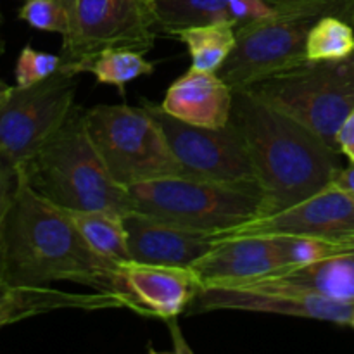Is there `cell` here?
I'll use <instances>...</instances> for the list:
<instances>
[{
    "instance_id": "1",
    "label": "cell",
    "mask_w": 354,
    "mask_h": 354,
    "mask_svg": "<svg viewBox=\"0 0 354 354\" xmlns=\"http://www.w3.org/2000/svg\"><path fill=\"white\" fill-rule=\"evenodd\" d=\"M118 270L120 263L93 251L71 214L35 192L19 169L0 242V280L28 287L73 282L116 294L124 304Z\"/></svg>"
},
{
    "instance_id": "2",
    "label": "cell",
    "mask_w": 354,
    "mask_h": 354,
    "mask_svg": "<svg viewBox=\"0 0 354 354\" xmlns=\"http://www.w3.org/2000/svg\"><path fill=\"white\" fill-rule=\"evenodd\" d=\"M230 121L251 156L263 194L261 216L280 213L322 192L344 168L341 152L251 90H234Z\"/></svg>"
},
{
    "instance_id": "3",
    "label": "cell",
    "mask_w": 354,
    "mask_h": 354,
    "mask_svg": "<svg viewBox=\"0 0 354 354\" xmlns=\"http://www.w3.org/2000/svg\"><path fill=\"white\" fill-rule=\"evenodd\" d=\"M21 173L35 192L66 211H133L127 187L111 176L86 130L85 109L73 106L62 127Z\"/></svg>"
},
{
    "instance_id": "4",
    "label": "cell",
    "mask_w": 354,
    "mask_h": 354,
    "mask_svg": "<svg viewBox=\"0 0 354 354\" xmlns=\"http://www.w3.org/2000/svg\"><path fill=\"white\" fill-rule=\"evenodd\" d=\"M325 16L353 24L354 0H283L270 16L237 28V45L218 76L239 90L303 64L311 30Z\"/></svg>"
},
{
    "instance_id": "5",
    "label": "cell",
    "mask_w": 354,
    "mask_h": 354,
    "mask_svg": "<svg viewBox=\"0 0 354 354\" xmlns=\"http://www.w3.org/2000/svg\"><path fill=\"white\" fill-rule=\"evenodd\" d=\"M127 190L133 211L216 235L263 214L259 185L169 176L135 183Z\"/></svg>"
},
{
    "instance_id": "6",
    "label": "cell",
    "mask_w": 354,
    "mask_h": 354,
    "mask_svg": "<svg viewBox=\"0 0 354 354\" xmlns=\"http://www.w3.org/2000/svg\"><path fill=\"white\" fill-rule=\"evenodd\" d=\"M337 149V130L354 111V52L337 61H306L245 86Z\"/></svg>"
},
{
    "instance_id": "7",
    "label": "cell",
    "mask_w": 354,
    "mask_h": 354,
    "mask_svg": "<svg viewBox=\"0 0 354 354\" xmlns=\"http://www.w3.org/2000/svg\"><path fill=\"white\" fill-rule=\"evenodd\" d=\"M85 121L104 165L120 185L169 176L187 178L159 124L144 107L100 104L85 111Z\"/></svg>"
},
{
    "instance_id": "8",
    "label": "cell",
    "mask_w": 354,
    "mask_h": 354,
    "mask_svg": "<svg viewBox=\"0 0 354 354\" xmlns=\"http://www.w3.org/2000/svg\"><path fill=\"white\" fill-rule=\"evenodd\" d=\"M69 28L62 37L61 68L82 75L107 48L147 52L154 47L158 23L151 0H66Z\"/></svg>"
},
{
    "instance_id": "9",
    "label": "cell",
    "mask_w": 354,
    "mask_h": 354,
    "mask_svg": "<svg viewBox=\"0 0 354 354\" xmlns=\"http://www.w3.org/2000/svg\"><path fill=\"white\" fill-rule=\"evenodd\" d=\"M76 76L59 68L35 85L10 86L0 104L2 158L19 168L47 144L75 106Z\"/></svg>"
},
{
    "instance_id": "10",
    "label": "cell",
    "mask_w": 354,
    "mask_h": 354,
    "mask_svg": "<svg viewBox=\"0 0 354 354\" xmlns=\"http://www.w3.org/2000/svg\"><path fill=\"white\" fill-rule=\"evenodd\" d=\"M142 107L159 124L187 178L258 185L248 145L232 121L220 128L197 127L168 114L161 104L142 99Z\"/></svg>"
},
{
    "instance_id": "11",
    "label": "cell",
    "mask_w": 354,
    "mask_h": 354,
    "mask_svg": "<svg viewBox=\"0 0 354 354\" xmlns=\"http://www.w3.org/2000/svg\"><path fill=\"white\" fill-rule=\"evenodd\" d=\"M234 310L252 313H275L286 317L311 318L351 325L354 304L335 303L313 294L287 292L275 289H252L230 283H207L201 287L190 303L187 315L209 313V311Z\"/></svg>"
},
{
    "instance_id": "12",
    "label": "cell",
    "mask_w": 354,
    "mask_h": 354,
    "mask_svg": "<svg viewBox=\"0 0 354 354\" xmlns=\"http://www.w3.org/2000/svg\"><path fill=\"white\" fill-rule=\"evenodd\" d=\"M241 235H311L354 241V199L334 183L280 211L218 234V241Z\"/></svg>"
},
{
    "instance_id": "13",
    "label": "cell",
    "mask_w": 354,
    "mask_h": 354,
    "mask_svg": "<svg viewBox=\"0 0 354 354\" xmlns=\"http://www.w3.org/2000/svg\"><path fill=\"white\" fill-rule=\"evenodd\" d=\"M121 296L128 310L173 324L187 313L203 282L185 266L147 265L133 259L120 263Z\"/></svg>"
},
{
    "instance_id": "14",
    "label": "cell",
    "mask_w": 354,
    "mask_h": 354,
    "mask_svg": "<svg viewBox=\"0 0 354 354\" xmlns=\"http://www.w3.org/2000/svg\"><path fill=\"white\" fill-rule=\"evenodd\" d=\"M130 259L147 265L192 268L218 242L216 234L169 223L131 211L123 216Z\"/></svg>"
},
{
    "instance_id": "15",
    "label": "cell",
    "mask_w": 354,
    "mask_h": 354,
    "mask_svg": "<svg viewBox=\"0 0 354 354\" xmlns=\"http://www.w3.org/2000/svg\"><path fill=\"white\" fill-rule=\"evenodd\" d=\"M192 268L207 286L259 279L283 266L268 235H241L218 241Z\"/></svg>"
},
{
    "instance_id": "16",
    "label": "cell",
    "mask_w": 354,
    "mask_h": 354,
    "mask_svg": "<svg viewBox=\"0 0 354 354\" xmlns=\"http://www.w3.org/2000/svg\"><path fill=\"white\" fill-rule=\"evenodd\" d=\"M161 107L185 123L220 128L230 123L234 88L218 73L190 68L169 85Z\"/></svg>"
},
{
    "instance_id": "17",
    "label": "cell",
    "mask_w": 354,
    "mask_h": 354,
    "mask_svg": "<svg viewBox=\"0 0 354 354\" xmlns=\"http://www.w3.org/2000/svg\"><path fill=\"white\" fill-rule=\"evenodd\" d=\"M230 286L313 294L335 303L354 304V249L259 279L232 282Z\"/></svg>"
},
{
    "instance_id": "18",
    "label": "cell",
    "mask_w": 354,
    "mask_h": 354,
    "mask_svg": "<svg viewBox=\"0 0 354 354\" xmlns=\"http://www.w3.org/2000/svg\"><path fill=\"white\" fill-rule=\"evenodd\" d=\"M158 30L168 35L178 28L230 23L235 30L270 16L283 0H151Z\"/></svg>"
},
{
    "instance_id": "19",
    "label": "cell",
    "mask_w": 354,
    "mask_h": 354,
    "mask_svg": "<svg viewBox=\"0 0 354 354\" xmlns=\"http://www.w3.org/2000/svg\"><path fill=\"white\" fill-rule=\"evenodd\" d=\"M124 308L116 294L97 292L78 294L47 287L12 286L0 280V330L37 315L57 310H111Z\"/></svg>"
},
{
    "instance_id": "20",
    "label": "cell",
    "mask_w": 354,
    "mask_h": 354,
    "mask_svg": "<svg viewBox=\"0 0 354 354\" xmlns=\"http://www.w3.org/2000/svg\"><path fill=\"white\" fill-rule=\"evenodd\" d=\"M168 35L187 47L192 62L190 68L207 73L220 71L237 45V30L230 23L196 24L178 28Z\"/></svg>"
},
{
    "instance_id": "21",
    "label": "cell",
    "mask_w": 354,
    "mask_h": 354,
    "mask_svg": "<svg viewBox=\"0 0 354 354\" xmlns=\"http://www.w3.org/2000/svg\"><path fill=\"white\" fill-rule=\"evenodd\" d=\"M86 244L114 263L130 259L123 216L109 211H68Z\"/></svg>"
},
{
    "instance_id": "22",
    "label": "cell",
    "mask_w": 354,
    "mask_h": 354,
    "mask_svg": "<svg viewBox=\"0 0 354 354\" xmlns=\"http://www.w3.org/2000/svg\"><path fill=\"white\" fill-rule=\"evenodd\" d=\"M154 71V62L147 61L144 52L130 48H107L83 69V73H92L100 85L116 86L121 95H124L128 83Z\"/></svg>"
},
{
    "instance_id": "23",
    "label": "cell",
    "mask_w": 354,
    "mask_h": 354,
    "mask_svg": "<svg viewBox=\"0 0 354 354\" xmlns=\"http://www.w3.org/2000/svg\"><path fill=\"white\" fill-rule=\"evenodd\" d=\"M280 256L283 268L310 265L354 249V241H332L311 235H268ZM282 268V270H283Z\"/></svg>"
},
{
    "instance_id": "24",
    "label": "cell",
    "mask_w": 354,
    "mask_h": 354,
    "mask_svg": "<svg viewBox=\"0 0 354 354\" xmlns=\"http://www.w3.org/2000/svg\"><path fill=\"white\" fill-rule=\"evenodd\" d=\"M354 52L351 23L337 16H325L318 21L308 38V61H337Z\"/></svg>"
},
{
    "instance_id": "25",
    "label": "cell",
    "mask_w": 354,
    "mask_h": 354,
    "mask_svg": "<svg viewBox=\"0 0 354 354\" xmlns=\"http://www.w3.org/2000/svg\"><path fill=\"white\" fill-rule=\"evenodd\" d=\"M17 17L40 31L64 37L69 28V10L66 0H24Z\"/></svg>"
},
{
    "instance_id": "26",
    "label": "cell",
    "mask_w": 354,
    "mask_h": 354,
    "mask_svg": "<svg viewBox=\"0 0 354 354\" xmlns=\"http://www.w3.org/2000/svg\"><path fill=\"white\" fill-rule=\"evenodd\" d=\"M61 68V55L37 50L31 45H24L14 66V78L17 86H30L48 78Z\"/></svg>"
},
{
    "instance_id": "27",
    "label": "cell",
    "mask_w": 354,
    "mask_h": 354,
    "mask_svg": "<svg viewBox=\"0 0 354 354\" xmlns=\"http://www.w3.org/2000/svg\"><path fill=\"white\" fill-rule=\"evenodd\" d=\"M17 183H19V168L0 156V242H2L7 213H9L14 196H16Z\"/></svg>"
},
{
    "instance_id": "28",
    "label": "cell",
    "mask_w": 354,
    "mask_h": 354,
    "mask_svg": "<svg viewBox=\"0 0 354 354\" xmlns=\"http://www.w3.org/2000/svg\"><path fill=\"white\" fill-rule=\"evenodd\" d=\"M337 149L342 156L349 159V162H354V111L344 120L341 128L337 130Z\"/></svg>"
},
{
    "instance_id": "29",
    "label": "cell",
    "mask_w": 354,
    "mask_h": 354,
    "mask_svg": "<svg viewBox=\"0 0 354 354\" xmlns=\"http://www.w3.org/2000/svg\"><path fill=\"white\" fill-rule=\"evenodd\" d=\"M334 185L344 190L346 194H349L354 199V162H349V166H346V168H342L337 173V176L334 180Z\"/></svg>"
},
{
    "instance_id": "30",
    "label": "cell",
    "mask_w": 354,
    "mask_h": 354,
    "mask_svg": "<svg viewBox=\"0 0 354 354\" xmlns=\"http://www.w3.org/2000/svg\"><path fill=\"white\" fill-rule=\"evenodd\" d=\"M10 90V85H7L6 82H0V104H2V100L6 99V95L9 93Z\"/></svg>"
},
{
    "instance_id": "31",
    "label": "cell",
    "mask_w": 354,
    "mask_h": 354,
    "mask_svg": "<svg viewBox=\"0 0 354 354\" xmlns=\"http://www.w3.org/2000/svg\"><path fill=\"white\" fill-rule=\"evenodd\" d=\"M3 52H6V41H3L2 38H0V57H2Z\"/></svg>"
},
{
    "instance_id": "32",
    "label": "cell",
    "mask_w": 354,
    "mask_h": 354,
    "mask_svg": "<svg viewBox=\"0 0 354 354\" xmlns=\"http://www.w3.org/2000/svg\"><path fill=\"white\" fill-rule=\"evenodd\" d=\"M351 327L354 328V317H353V320H351Z\"/></svg>"
},
{
    "instance_id": "33",
    "label": "cell",
    "mask_w": 354,
    "mask_h": 354,
    "mask_svg": "<svg viewBox=\"0 0 354 354\" xmlns=\"http://www.w3.org/2000/svg\"><path fill=\"white\" fill-rule=\"evenodd\" d=\"M0 23H2V14H0Z\"/></svg>"
}]
</instances>
